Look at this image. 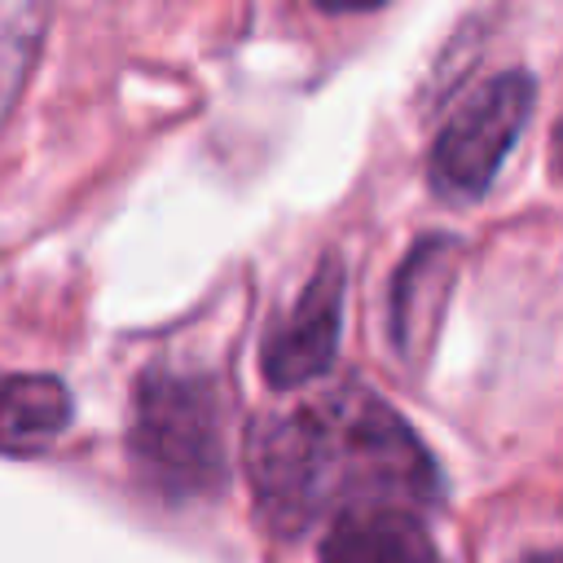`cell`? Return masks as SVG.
I'll use <instances>...</instances> for the list:
<instances>
[{
    "instance_id": "3",
    "label": "cell",
    "mask_w": 563,
    "mask_h": 563,
    "mask_svg": "<svg viewBox=\"0 0 563 563\" xmlns=\"http://www.w3.org/2000/svg\"><path fill=\"white\" fill-rule=\"evenodd\" d=\"M537 101V79L519 66L493 75L479 84L440 128L431 158H427V180L440 198L449 202H475L488 194L497 180L501 163L510 158L523 123L532 119Z\"/></svg>"
},
{
    "instance_id": "5",
    "label": "cell",
    "mask_w": 563,
    "mask_h": 563,
    "mask_svg": "<svg viewBox=\"0 0 563 563\" xmlns=\"http://www.w3.org/2000/svg\"><path fill=\"white\" fill-rule=\"evenodd\" d=\"M453 264H457V242L449 233H431L422 238L405 268L396 273V290H391V339L400 347V356L418 361L444 317L449 290H453Z\"/></svg>"
},
{
    "instance_id": "7",
    "label": "cell",
    "mask_w": 563,
    "mask_h": 563,
    "mask_svg": "<svg viewBox=\"0 0 563 563\" xmlns=\"http://www.w3.org/2000/svg\"><path fill=\"white\" fill-rule=\"evenodd\" d=\"M75 400L53 374H0V453H35L70 427Z\"/></svg>"
},
{
    "instance_id": "6",
    "label": "cell",
    "mask_w": 563,
    "mask_h": 563,
    "mask_svg": "<svg viewBox=\"0 0 563 563\" xmlns=\"http://www.w3.org/2000/svg\"><path fill=\"white\" fill-rule=\"evenodd\" d=\"M321 563H444L418 510L405 506H352L334 515Z\"/></svg>"
},
{
    "instance_id": "1",
    "label": "cell",
    "mask_w": 563,
    "mask_h": 563,
    "mask_svg": "<svg viewBox=\"0 0 563 563\" xmlns=\"http://www.w3.org/2000/svg\"><path fill=\"white\" fill-rule=\"evenodd\" d=\"M255 506L277 537H299L325 510L405 506L440 497L444 475L409 422L365 387L317 396L251 431Z\"/></svg>"
},
{
    "instance_id": "2",
    "label": "cell",
    "mask_w": 563,
    "mask_h": 563,
    "mask_svg": "<svg viewBox=\"0 0 563 563\" xmlns=\"http://www.w3.org/2000/svg\"><path fill=\"white\" fill-rule=\"evenodd\" d=\"M128 453L136 475L167 501L216 497L229 479L216 383L185 369H150L136 378Z\"/></svg>"
},
{
    "instance_id": "4",
    "label": "cell",
    "mask_w": 563,
    "mask_h": 563,
    "mask_svg": "<svg viewBox=\"0 0 563 563\" xmlns=\"http://www.w3.org/2000/svg\"><path fill=\"white\" fill-rule=\"evenodd\" d=\"M343 290H347L343 260L330 251L321 268L308 277L303 295L290 303V312L277 317L264 334L260 365H264L268 387L295 391L334 365L339 334H343Z\"/></svg>"
},
{
    "instance_id": "9",
    "label": "cell",
    "mask_w": 563,
    "mask_h": 563,
    "mask_svg": "<svg viewBox=\"0 0 563 563\" xmlns=\"http://www.w3.org/2000/svg\"><path fill=\"white\" fill-rule=\"evenodd\" d=\"M519 563H559V554H554V550H532V554H523Z\"/></svg>"
},
{
    "instance_id": "8",
    "label": "cell",
    "mask_w": 563,
    "mask_h": 563,
    "mask_svg": "<svg viewBox=\"0 0 563 563\" xmlns=\"http://www.w3.org/2000/svg\"><path fill=\"white\" fill-rule=\"evenodd\" d=\"M40 26H44V9H26V4L0 9V119L26 79L31 53L40 44Z\"/></svg>"
}]
</instances>
